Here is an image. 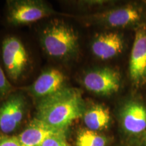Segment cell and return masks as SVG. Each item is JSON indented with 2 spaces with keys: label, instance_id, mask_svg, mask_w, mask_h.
Segmentation results:
<instances>
[{
  "label": "cell",
  "instance_id": "obj_1",
  "mask_svg": "<svg viewBox=\"0 0 146 146\" xmlns=\"http://www.w3.org/2000/svg\"><path fill=\"white\" fill-rule=\"evenodd\" d=\"M85 109L81 91L66 86L52 96L39 100L36 118L55 129L67 131L74 120L83 117Z\"/></svg>",
  "mask_w": 146,
  "mask_h": 146
},
{
  "label": "cell",
  "instance_id": "obj_2",
  "mask_svg": "<svg viewBox=\"0 0 146 146\" xmlns=\"http://www.w3.org/2000/svg\"><path fill=\"white\" fill-rule=\"evenodd\" d=\"M87 24L109 29L137 28L146 24V8L141 2L116 5L104 11L80 16Z\"/></svg>",
  "mask_w": 146,
  "mask_h": 146
},
{
  "label": "cell",
  "instance_id": "obj_3",
  "mask_svg": "<svg viewBox=\"0 0 146 146\" xmlns=\"http://www.w3.org/2000/svg\"><path fill=\"white\" fill-rule=\"evenodd\" d=\"M42 47L48 56L57 59H68L77 54L78 36L74 29L62 21H54L43 29L41 36Z\"/></svg>",
  "mask_w": 146,
  "mask_h": 146
},
{
  "label": "cell",
  "instance_id": "obj_4",
  "mask_svg": "<svg viewBox=\"0 0 146 146\" xmlns=\"http://www.w3.org/2000/svg\"><path fill=\"white\" fill-rule=\"evenodd\" d=\"M116 116L127 143L146 133V101L135 91L120 101Z\"/></svg>",
  "mask_w": 146,
  "mask_h": 146
},
{
  "label": "cell",
  "instance_id": "obj_5",
  "mask_svg": "<svg viewBox=\"0 0 146 146\" xmlns=\"http://www.w3.org/2000/svg\"><path fill=\"white\" fill-rule=\"evenodd\" d=\"M82 83L87 91L96 96L110 97L120 91L123 76L116 68L110 66L97 67L84 74Z\"/></svg>",
  "mask_w": 146,
  "mask_h": 146
},
{
  "label": "cell",
  "instance_id": "obj_6",
  "mask_svg": "<svg viewBox=\"0 0 146 146\" xmlns=\"http://www.w3.org/2000/svg\"><path fill=\"white\" fill-rule=\"evenodd\" d=\"M129 76L135 92L146 85V24L135 30L129 62Z\"/></svg>",
  "mask_w": 146,
  "mask_h": 146
},
{
  "label": "cell",
  "instance_id": "obj_7",
  "mask_svg": "<svg viewBox=\"0 0 146 146\" xmlns=\"http://www.w3.org/2000/svg\"><path fill=\"white\" fill-rule=\"evenodd\" d=\"M8 5V20L14 25L31 23L56 14L47 3L37 0L10 1Z\"/></svg>",
  "mask_w": 146,
  "mask_h": 146
},
{
  "label": "cell",
  "instance_id": "obj_8",
  "mask_svg": "<svg viewBox=\"0 0 146 146\" xmlns=\"http://www.w3.org/2000/svg\"><path fill=\"white\" fill-rule=\"evenodd\" d=\"M1 55L8 76L12 81H17L29 64L28 53L23 43L16 36L5 38L1 47Z\"/></svg>",
  "mask_w": 146,
  "mask_h": 146
},
{
  "label": "cell",
  "instance_id": "obj_9",
  "mask_svg": "<svg viewBox=\"0 0 146 146\" xmlns=\"http://www.w3.org/2000/svg\"><path fill=\"white\" fill-rule=\"evenodd\" d=\"M27 101L21 93H12L0 102V132L9 135L16 131L25 116Z\"/></svg>",
  "mask_w": 146,
  "mask_h": 146
},
{
  "label": "cell",
  "instance_id": "obj_10",
  "mask_svg": "<svg viewBox=\"0 0 146 146\" xmlns=\"http://www.w3.org/2000/svg\"><path fill=\"white\" fill-rule=\"evenodd\" d=\"M126 45L124 35L118 31H108L97 34L91 43L94 56L100 60H109L118 57Z\"/></svg>",
  "mask_w": 146,
  "mask_h": 146
},
{
  "label": "cell",
  "instance_id": "obj_11",
  "mask_svg": "<svg viewBox=\"0 0 146 146\" xmlns=\"http://www.w3.org/2000/svg\"><path fill=\"white\" fill-rule=\"evenodd\" d=\"M66 76L56 68L45 70L28 88L30 94L36 99L52 96L66 87Z\"/></svg>",
  "mask_w": 146,
  "mask_h": 146
},
{
  "label": "cell",
  "instance_id": "obj_12",
  "mask_svg": "<svg viewBox=\"0 0 146 146\" xmlns=\"http://www.w3.org/2000/svg\"><path fill=\"white\" fill-rule=\"evenodd\" d=\"M66 132L55 129L35 118L31 121L21 134L18 135V137L23 146H38L50 137L66 135Z\"/></svg>",
  "mask_w": 146,
  "mask_h": 146
},
{
  "label": "cell",
  "instance_id": "obj_13",
  "mask_svg": "<svg viewBox=\"0 0 146 146\" xmlns=\"http://www.w3.org/2000/svg\"><path fill=\"white\" fill-rule=\"evenodd\" d=\"M82 118L86 129L96 132L106 130L112 121V116L108 108L98 103L93 104L89 107L86 108Z\"/></svg>",
  "mask_w": 146,
  "mask_h": 146
},
{
  "label": "cell",
  "instance_id": "obj_14",
  "mask_svg": "<svg viewBox=\"0 0 146 146\" xmlns=\"http://www.w3.org/2000/svg\"><path fill=\"white\" fill-rule=\"evenodd\" d=\"M109 139L100 132L83 129L78 131L76 135V146H108Z\"/></svg>",
  "mask_w": 146,
  "mask_h": 146
},
{
  "label": "cell",
  "instance_id": "obj_15",
  "mask_svg": "<svg viewBox=\"0 0 146 146\" xmlns=\"http://www.w3.org/2000/svg\"><path fill=\"white\" fill-rule=\"evenodd\" d=\"M12 87L0 66V102L12 94Z\"/></svg>",
  "mask_w": 146,
  "mask_h": 146
},
{
  "label": "cell",
  "instance_id": "obj_16",
  "mask_svg": "<svg viewBox=\"0 0 146 146\" xmlns=\"http://www.w3.org/2000/svg\"><path fill=\"white\" fill-rule=\"evenodd\" d=\"M38 146H70L66 139V135H58L46 139Z\"/></svg>",
  "mask_w": 146,
  "mask_h": 146
},
{
  "label": "cell",
  "instance_id": "obj_17",
  "mask_svg": "<svg viewBox=\"0 0 146 146\" xmlns=\"http://www.w3.org/2000/svg\"><path fill=\"white\" fill-rule=\"evenodd\" d=\"M0 146H23L18 136L0 133Z\"/></svg>",
  "mask_w": 146,
  "mask_h": 146
},
{
  "label": "cell",
  "instance_id": "obj_18",
  "mask_svg": "<svg viewBox=\"0 0 146 146\" xmlns=\"http://www.w3.org/2000/svg\"><path fill=\"white\" fill-rule=\"evenodd\" d=\"M127 146H146V133L127 143Z\"/></svg>",
  "mask_w": 146,
  "mask_h": 146
},
{
  "label": "cell",
  "instance_id": "obj_19",
  "mask_svg": "<svg viewBox=\"0 0 146 146\" xmlns=\"http://www.w3.org/2000/svg\"><path fill=\"white\" fill-rule=\"evenodd\" d=\"M143 2L144 3V4H145V8H146V1H143Z\"/></svg>",
  "mask_w": 146,
  "mask_h": 146
}]
</instances>
